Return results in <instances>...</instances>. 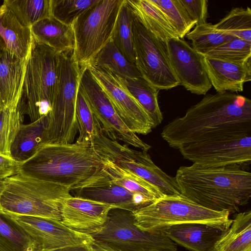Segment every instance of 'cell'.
I'll return each mask as SVG.
<instances>
[{"label": "cell", "mask_w": 251, "mask_h": 251, "mask_svg": "<svg viewBox=\"0 0 251 251\" xmlns=\"http://www.w3.org/2000/svg\"><path fill=\"white\" fill-rule=\"evenodd\" d=\"M251 134V100L230 92L208 94L182 117L164 126L161 136L172 148Z\"/></svg>", "instance_id": "obj_1"}, {"label": "cell", "mask_w": 251, "mask_h": 251, "mask_svg": "<svg viewBox=\"0 0 251 251\" xmlns=\"http://www.w3.org/2000/svg\"><path fill=\"white\" fill-rule=\"evenodd\" d=\"M19 174L63 185L71 191L110 179L92 146L75 143L44 144L20 164Z\"/></svg>", "instance_id": "obj_2"}, {"label": "cell", "mask_w": 251, "mask_h": 251, "mask_svg": "<svg viewBox=\"0 0 251 251\" xmlns=\"http://www.w3.org/2000/svg\"><path fill=\"white\" fill-rule=\"evenodd\" d=\"M180 194L208 209L238 212L251 197V174L235 167H180L175 176Z\"/></svg>", "instance_id": "obj_3"}, {"label": "cell", "mask_w": 251, "mask_h": 251, "mask_svg": "<svg viewBox=\"0 0 251 251\" xmlns=\"http://www.w3.org/2000/svg\"><path fill=\"white\" fill-rule=\"evenodd\" d=\"M60 53L33 39L18 109L31 122L48 116L59 74Z\"/></svg>", "instance_id": "obj_4"}, {"label": "cell", "mask_w": 251, "mask_h": 251, "mask_svg": "<svg viewBox=\"0 0 251 251\" xmlns=\"http://www.w3.org/2000/svg\"><path fill=\"white\" fill-rule=\"evenodd\" d=\"M0 206L11 215L38 217L61 221L60 207L71 190L57 183L18 174L4 179Z\"/></svg>", "instance_id": "obj_5"}, {"label": "cell", "mask_w": 251, "mask_h": 251, "mask_svg": "<svg viewBox=\"0 0 251 251\" xmlns=\"http://www.w3.org/2000/svg\"><path fill=\"white\" fill-rule=\"evenodd\" d=\"M132 213L134 225L149 232L191 223L208 224L227 230L232 222L228 211L208 209L181 194L163 195Z\"/></svg>", "instance_id": "obj_6"}, {"label": "cell", "mask_w": 251, "mask_h": 251, "mask_svg": "<svg viewBox=\"0 0 251 251\" xmlns=\"http://www.w3.org/2000/svg\"><path fill=\"white\" fill-rule=\"evenodd\" d=\"M57 87L49 115L45 143L72 144L78 132L75 105L81 68L73 50L60 53Z\"/></svg>", "instance_id": "obj_7"}, {"label": "cell", "mask_w": 251, "mask_h": 251, "mask_svg": "<svg viewBox=\"0 0 251 251\" xmlns=\"http://www.w3.org/2000/svg\"><path fill=\"white\" fill-rule=\"evenodd\" d=\"M124 0H99L74 23V56L81 69L88 66L98 52L112 39Z\"/></svg>", "instance_id": "obj_8"}, {"label": "cell", "mask_w": 251, "mask_h": 251, "mask_svg": "<svg viewBox=\"0 0 251 251\" xmlns=\"http://www.w3.org/2000/svg\"><path fill=\"white\" fill-rule=\"evenodd\" d=\"M90 235L119 251H178L177 244L164 231L149 232L135 225L131 211L113 208L98 232Z\"/></svg>", "instance_id": "obj_9"}, {"label": "cell", "mask_w": 251, "mask_h": 251, "mask_svg": "<svg viewBox=\"0 0 251 251\" xmlns=\"http://www.w3.org/2000/svg\"><path fill=\"white\" fill-rule=\"evenodd\" d=\"M92 147L101 159L107 160L151 184L164 195H179L180 191L175 177L156 166L148 151H137L110 139L100 132Z\"/></svg>", "instance_id": "obj_10"}, {"label": "cell", "mask_w": 251, "mask_h": 251, "mask_svg": "<svg viewBox=\"0 0 251 251\" xmlns=\"http://www.w3.org/2000/svg\"><path fill=\"white\" fill-rule=\"evenodd\" d=\"M132 32L135 64L142 77L158 90H168L179 85L165 44L134 14Z\"/></svg>", "instance_id": "obj_11"}, {"label": "cell", "mask_w": 251, "mask_h": 251, "mask_svg": "<svg viewBox=\"0 0 251 251\" xmlns=\"http://www.w3.org/2000/svg\"><path fill=\"white\" fill-rule=\"evenodd\" d=\"M178 150L184 159L202 167H235L247 170L251 163V134L192 143Z\"/></svg>", "instance_id": "obj_12"}, {"label": "cell", "mask_w": 251, "mask_h": 251, "mask_svg": "<svg viewBox=\"0 0 251 251\" xmlns=\"http://www.w3.org/2000/svg\"><path fill=\"white\" fill-rule=\"evenodd\" d=\"M79 85L99 125L107 138L148 151L151 146L131 131L117 113L89 67L81 69Z\"/></svg>", "instance_id": "obj_13"}, {"label": "cell", "mask_w": 251, "mask_h": 251, "mask_svg": "<svg viewBox=\"0 0 251 251\" xmlns=\"http://www.w3.org/2000/svg\"><path fill=\"white\" fill-rule=\"evenodd\" d=\"M88 67L127 127L136 134L150 133L152 126L149 117L128 91L122 78L105 69L93 65Z\"/></svg>", "instance_id": "obj_14"}, {"label": "cell", "mask_w": 251, "mask_h": 251, "mask_svg": "<svg viewBox=\"0 0 251 251\" xmlns=\"http://www.w3.org/2000/svg\"><path fill=\"white\" fill-rule=\"evenodd\" d=\"M164 44L171 66L179 84L192 93L205 95L212 86L203 56L183 39H170Z\"/></svg>", "instance_id": "obj_15"}, {"label": "cell", "mask_w": 251, "mask_h": 251, "mask_svg": "<svg viewBox=\"0 0 251 251\" xmlns=\"http://www.w3.org/2000/svg\"><path fill=\"white\" fill-rule=\"evenodd\" d=\"M38 244L40 251L91 244L94 241L89 234L73 230L61 221L51 219L9 215Z\"/></svg>", "instance_id": "obj_16"}, {"label": "cell", "mask_w": 251, "mask_h": 251, "mask_svg": "<svg viewBox=\"0 0 251 251\" xmlns=\"http://www.w3.org/2000/svg\"><path fill=\"white\" fill-rule=\"evenodd\" d=\"M113 208L109 204L71 196L61 203V221L73 230L90 235L101 229Z\"/></svg>", "instance_id": "obj_17"}, {"label": "cell", "mask_w": 251, "mask_h": 251, "mask_svg": "<svg viewBox=\"0 0 251 251\" xmlns=\"http://www.w3.org/2000/svg\"><path fill=\"white\" fill-rule=\"evenodd\" d=\"M203 57L209 79L217 93L242 92L244 83L251 79V59L236 62Z\"/></svg>", "instance_id": "obj_18"}, {"label": "cell", "mask_w": 251, "mask_h": 251, "mask_svg": "<svg viewBox=\"0 0 251 251\" xmlns=\"http://www.w3.org/2000/svg\"><path fill=\"white\" fill-rule=\"evenodd\" d=\"M78 197L109 204L115 207L133 212L152 201L117 185L110 179L99 182L73 190Z\"/></svg>", "instance_id": "obj_19"}, {"label": "cell", "mask_w": 251, "mask_h": 251, "mask_svg": "<svg viewBox=\"0 0 251 251\" xmlns=\"http://www.w3.org/2000/svg\"><path fill=\"white\" fill-rule=\"evenodd\" d=\"M27 59L0 49V108H18Z\"/></svg>", "instance_id": "obj_20"}, {"label": "cell", "mask_w": 251, "mask_h": 251, "mask_svg": "<svg viewBox=\"0 0 251 251\" xmlns=\"http://www.w3.org/2000/svg\"><path fill=\"white\" fill-rule=\"evenodd\" d=\"M227 230L208 224L191 223L162 231L176 244L190 251H215L217 243Z\"/></svg>", "instance_id": "obj_21"}, {"label": "cell", "mask_w": 251, "mask_h": 251, "mask_svg": "<svg viewBox=\"0 0 251 251\" xmlns=\"http://www.w3.org/2000/svg\"><path fill=\"white\" fill-rule=\"evenodd\" d=\"M33 41L30 28L24 26L4 3L0 5V49L26 59Z\"/></svg>", "instance_id": "obj_22"}, {"label": "cell", "mask_w": 251, "mask_h": 251, "mask_svg": "<svg viewBox=\"0 0 251 251\" xmlns=\"http://www.w3.org/2000/svg\"><path fill=\"white\" fill-rule=\"evenodd\" d=\"M49 116L28 124H22L11 144L10 156L22 164L33 157L45 144Z\"/></svg>", "instance_id": "obj_23"}, {"label": "cell", "mask_w": 251, "mask_h": 251, "mask_svg": "<svg viewBox=\"0 0 251 251\" xmlns=\"http://www.w3.org/2000/svg\"><path fill=\"white\" fill-rule=\"evenodd\" d=\"M33 39L61 53L74 50L75 41L72 26L52 17L44 19L30 27Z\"/></svg>", "instance_id": "obj_24"}, {"label": "cell", "mask_w": 251, "mask_h": 251, "mask_svg": "<svg viewBox=\"0 0 251 251\" xmlns=\"http://www.w3.org/2000/svg\"><path fill=\"white\" fill-rule=\"evenodd\" d=\"M134 15L145 26L165 43L179 38L163 12L150 0H126Z\"/></svg>", "instance_id": "obj_25"}, {"label": "cell", "mask_w": 251, "mask_h": 251, "mask_svg": "<svg viewBox=\"0 0 251 251\" xmlns=\"http://www.w3.org/2000/svg\"><path fill=\"white\" fill-rule=\"evenodd\" d=\"M215 251H251V212L236 214L219 240Z\"/></svg>", "instance_id": "obj_26"}, {"label": "cell", "mask_w": 251, "mask_h": 251, "mask_svg": "<svg viewBox=\"0 0 251 251\" xmlns=\"http://www.w3.org/2000/svg\"><path fill=\"white\" fill-rule=\"evenodd\" d=\"M0 251H40L38 244L9 215L1 209Z\"/></svg>", "instance_id": "obj_27"}, {"label": "cell", "mask_w": 251, "mask_h": 251, "mask_svg": "<svg viewBox=\"0 0 251 251\" xmlns=\"http://www.w3.org/2000/svg\"><path fill=\"white\" fill-rule=\"evenodd\" d=\"M122 79L128 91L148 115L152 128L161 124L163 118L158 102V89L142 76Z\"/></svg>", "instance_id": "obj_28"}, {"label": "cell", "mask_w": 251, "mask_h": 251, "mask_svg": "<svg viewBox=\"0 0 251 251\" xmlns=\"http://www.w3.org/2000/svg\"><path fill=\"white\" fill-rule=\"evenodd\" d=\"M101 160L106 172L113 183L132 193L141 195L152 202L164 195L157 188L138 176L107 160Z\"/></svg>", "instance_id": "obj_29"}, {"label": "cell", "mask_w": 251, "mask_h": 251, "mask_svg": "<svg viewBox=\"0 0 251 251\" xmlns=\"http://www.w3.org/2000/svg\"><path fill=\"white\" fill-rule=\"evenodd\" d=\"M90 65L105 69L122 78L142 76L136 65L125 58L112 39L98 52Z\"/></svg>", "instance_id": "obj_30"}, {"label": "cell", "mask_w": 251, "mask_h": 251, "mask_svg": "<svg viewBox=\"0 0 251 251\" xmlns=\"http://www.w3.org/2000/svg\"><path fill=\"white\" fill-rule=\"evenodd\" d=\"M133 17L131 7L126 0H124L118 15L112 40L125 58L135 65L132 32Z\"/></svg>", "instance_id": "obj_31"}, {"label": "cell", "mask_w": 251, "mask_h": 251, "mask_svg": "<svg viewBox=\"0 0 251 251\" xmlns=\"http://www.w3.org/2000/svg\"><path fill=\"white\" fill-rule=\"evenodd\" d=\"M75 118L78 132L75 143L82 146H91L95 138L100 131L80 85L78 87L76 100Z\"/></svg>", "instance_id": "obj_32"}, {"label": "cell", "mask_w": 251, "mask_h": 251, "mask_svg": "<svg viewBox=\"0 0 251 251\" xmlns=\"http://www.w3.org/2000/svg\"><path fill=\"white\" fill-rule=\"evenodd\" d=\"M51 0H5L4 3L24 26L30 28L46 18L51 17Z\"/></svg>", "instance_id": "obj_33"}, {"label": "cell", "mask_w": 251, "mask_h": 251, "mask_svg": "<svg viewBox=\"0 0 251 251\" xmlns=\"http://www.w3.org/2000/svg\"><path fill=\"white\" fill-rule=\"evenodd\" d=\"M186 37L191 42L192 47L202 55L236 38L217 30L214 25L207 23L196 25Z\"/></svg>", "instance_id": "obj_34"}, {"label": "cell", "mask_w": 251, "mask_h": 251, "mask_svg": "<svg viewBox=\"0 0 251 251\" xmlns=\"http://www.w3.org/2000/svg\"><path fill=\"white\" fill-rule=\"evenodd\" d=\"M214 26L222 32L251 42V9L249 7L233 8Z\"/></svg>", "instance_id": "obj_35"}, {"label": "cell", "mask_w": 251, "mask_h": 251, "mask_svg": "<svg viewBox=\"0 0 251 251\" xmlns=\"http://www.w3.org/2000/svg\"><path fill=\"white\" fill-rule=\"evenodd\" d=\"M164 14L179 38L183 39L196 25L179 0H150Z\"/></svg>", "instance_id": "obj_36"}, {"label": "cell", "mask_w": 251, "mask_h": 251, "mask_svg": "<svg viewBox=\"0 0 251 251\" xmlns=\"http://www.w3.org/2000/svg\"><path fill=\"white\" fill-rule=\"evenodd\" d=\"M24 118L18 108H0V153L10 156L11 144Z\"/></svg>", "instance_id": "obj_37"}, {"label": "cell", "mask_w": 251, "mask_h": 251, "mask_svg": "<svg viewBox=\"0 0 251 251\" xmlns=\"http://www.w3.org/2000/svg\"><path fill=\"white\" fill-rule=\"evenodd\" d=\"M99 0H51V17L72 26L76 19Z\"/></svg>", "instance_id": "obj_38"}, {"label": "cell", "mask_w": 251, "mask_h": 251, "mask_svg": "<svg viewBox=\"0 0 251 251\" xmlns=\"http://www.w3.org/2000/svg\"><path fill=\"white\" fill-rule=\"evenodd\" d=\"M203 56L231 61H246L251 59V42L235 38Z\"/></svg>", "instance_id": "obj_39"}, {"label": "cell", "mask_w": 251, "mask_h": 251, "mask_svg": "<svg viewBox=\"0 0 251 251\" xmlns=\"http://www.w3.org/2000/svg\"><path fill=\"white\" fill-rule=\"evenodd\" d=\"M196 25L206 23L208 1L206 0H179Z\"/></svg>", "instance_id": "obj_40"}, {"label": "cell", "mask_w": 251, "mask_h": 251, "mask_svg": "<svg viewBox=\"0 0 251 251\" xmlns=\"http://www.w3.org/2000/svg\"><path fill=\"white\" fill-rule=\"evenodd\" d=\"M20 163L10 156L0 153V178H5L19 174Z\"/></svg>", "instance_id": "obj_41"}, {"label": "cell", "mask_w": 251, "mask_h": 251, "mask_svg": "<svg viewBox=\"0 0 251 251\" xmlns=\"http://www.w3.org/2000/svg\"><path fill=\"white\" fill-rule=\"evenodd\" d=\"M90 246L92 251H119L105 243L95 240Z\"/></svg>", "instance_id": "obj_42"}, {"label": "cell", "mask_w": 251, "mask_h": 251, "mask_svg": "<svg viewBox=\"0 0 251 251\" xmlns=\"http://www.w3.org/2000/svg\"><path fill=\"white\" fill-rule=\"evenodd\" d=\"M90 244H91L67 247L52 251H92Z\"/></svg>", "instance_id": "obj_43"}, {"label": "cell", "mask_w": 251, "mask_h": 251, "mask_svg": "<svg viewBox=\"0 0 251 251\" xmlns=\"http://www.w3.org/2000/svg\"><path fill=\"white\" fill-rule=\"evenodd\" d=\"M4 187H5L4 179L0 178V198L1 196V195L3 192ZM0 209H1L0 206Z\"/></svg>", "instance_id": "obj_44"}]
</instances>
